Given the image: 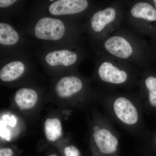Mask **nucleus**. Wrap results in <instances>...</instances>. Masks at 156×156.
<instances>
[{"mask_svg": "<svg viewBox=\"0 0 156 156\" xmlns=\"http://www.w3.org/2000/svg\"><path fill=\"white\" fill-rule=\"evenodd\" d=\"M81 27L76 20L53 17L41 12L32 20L26 31L46 44L62 48H81Z\"/></svg>", "mask_w": 156, "mask_h": 156, "instance_id": "nucleus-1", "label": "nucleus"}, {"mask_svg": "<svg viewBox=\"0 0 156 156\" xmlns=\"http://www.w3.org/2000/svg\"><path fill=\"white\" fill-rule=\"evenodd\" d=\"M141 35L134 31L119 30L101 41L103 54L142 68L143 46Z\"/></svg>", "mask_w": 156, "mask_h": 156, "instance_id": "nucleus-2", "label": "nucleus"}, {"mask_svg": "<svg viewBox=\"0 0 156 156\" xmlns=\"http://www.w3.org/2000/svg\"><path fill=\"white\" fill-rule=\"evenodd\" d=\"M39 56L44 68L53 72H61L76 68L85 53L81 48H62L46 44Z\"/></svg>", "mask_w": 156, "mask_h": 156, "instance_id": "nucleus-3", "label": "nucleus"}, {"mask_svg": "<svg viewBox=\"0 0 156 156\" xmlns=\"http://www.w3.org/2000/svg\"><path fill=\"white\" fill-rule=\"evenodd\" d=\"M122 6L113 4L92 11L87 21V28L95 38L101 41L119 27L124 17Z\"/></svg>", "mask_w": 156, "mask_h": 156, "instance_id": "nucleus-4", "label": "nucleus"}, {"mask_svg": "<svg viewBox=\"0 0 156 156\" xmlns=\"http://www.w3.org/2000/svg\"><path fill=\"white\" fill-rule=\"evenodd\" d=\"M96 62L95 69L101 80L114 85L125 84L129 79L130 68L134 67L103 53Z\"/></svg>", "mask_w": 156, "mask_h": 156, "instance_id": "nucleus-5", "label": "nucleus"}, {"mask_svg": "<svg viewBox=\"0 0 156 156\" xmlns=\"http://www.w3.org/2000/svg\"><path fill=\"white\" fill-rule=\"evenodd\" d=\"M46 6L44 14L54 17L75 20L76 18L88 13L92 7V2L87 0L50 1Z\"/></svg>", "mask_w": 156, "mask_h": 156, "instance_id": "nucleus-6", "label": "nucleus"}, {"mask_svg": "<svg viewBox=\"0 0 156 156\" xmlns=\"http://www.w3.org/2000/svg\"><path fill=\"white\" fill-rule=\"evenodd\" d=\"M33 68H35L33 63L26 53L4 57L1 61L0 80L5 83L15 82Z\"/></svg>", "mask_w": 156, "mask_h": 156, "instance_id": "nucleus-7", "label": "nucleus"}, {"mask_svg": "<svg viewBox=\"0 0 156 156\" xmlns=\"http://www.w3.org/2000/svg\"><path fill=\"white\" fill-rule=\"evenodd\" d=\"M26 44V39L19 30L10 23L1 21L0 45L3 57L25 53Z\"/></svg>", "mask_w": 156, "mask_h": 156, "instance_id": "nucleus-8", "label": "nucleus"}, {"mask_svg": "<svg viewBox=\"0 0 156 156\" xmlns=\"http://www.w3.org/2000/svg\"><path fill=\"white\" fill-rule=\"evenodd\" d=\"M126 16L133 31L142 35L147 23L156 21V9L147 2H135L129 7Z\"/></svg>", "mask_w": 156, "mask_h": 156, "instance_id": "nucleus-9", "label": "nucleus"}, {"mask_svg": "<svg viewBox=\"0 0 156 156\" xmlns=\"http://www.w3.org/2000/svg\"><path fill=\"white\" fill-rule=\"evenodd\" d=\"M84 88L82 79L75 74H68L58 79L53 87L57 97L68 99L80 93Z\"/></svg>", "mask_w": 156, "mask_h": 156, "instance_id": "nucleus-10", "label": "nucleus"}, {"mask_svg": "<svg viewBox=\"0 0 156 156\" xmlns=\"http://www.w3.org/2000/svg\"><path fill=\"white\" fill-rule=\"evenodd\" d=\"M113 109L117 118L128 125H134L138 121L137 109L128 98L120 96L116 98L113 103Z\"/></svg>", "mask_w": 156, "mask_h": 156, "instance_id": "nucleus-11", "label": "nucleus"}, {"mask_svg": "<svg viewBox=\"0 0 156 156\" xmlns=\"http://www.w3.org/2000/svg\"><path fill=\"white\" fill-rule=\"evenodd\" d=\"M93 137L98 149L102 154L112 155L116 152L119 141L108 129L100 128L93 131Z\"/></svg>", "mask_w": 156, "mask_h": 156, "instance_id": "nucleus-12", "label": "nucleus"}, {"mask_svg": "<svg viewBox=\"0 0 156 156\" xmlns=\"http://www.w3.org/2000/svg\"><path fill=\"white\" fill-rule=\"evenodd\" d=\"M37 92L33 88L22 87L16 91L14 100L21 110H28L35 106L38 100Z\"/></svg>", "mask_w": 156, "mask_h": 156, "instance_id": "nucleus-13", "label": "nucleus"}, {"mask_svg": "<svg viewBox=\"0 0 156 156\" xmlns=\"http://www.w3.org/2000/svg\"><path fill=\"white\" fill-rule=\"evenodd\" d=\"M44 128L46 137L51 142L56 141L62 135V123L58 118H48L45 121Z\"/></svg>", "mask_w": 156, "mask_h": 156, "instance_id": "nucleus-14", "label": "nucleus"}, {"mask_svg": "<svg viewBox=\"0 0 156 156\" xmlns=\"http://www.w3.org/2000/svg\"><path fill=\"white\" fill-rule=\"evenodd\" d=\"M144 85L147 92L148 104L156 110V76H148L146 77Z\"/></svg>", "mask_w": 156, "mask_h": 156, "instance_id": "nucleus-15", "label": "nucleus"}, {"mask_svg": "<svg viewBox=\"0 0 156 156\" xmlns=\"http://www.w3.org/2000/svg\"><path fill=\"white\" fill-rule=\"evenodd\" d=\"M20 1L17 0H1L0 1V8L1 10H9L12 9L17 5L20 2Z\"/></svg>", "mask_w": 156, "mask_h": 156, "instance_id": "nucleus-16", "label": "nucleus"}, {"mask_svg": "<svg viewBox=\"0 0 156 156\" xmlns=\"http://www.w3.org/2000/svg\"><path fill=\"white\" fill-rule=\"evenodd\" d=\"M63 156H81L79 150L73 145L66 147L63 150Z\"/></svg>", "mask_w": 156, "mask_h": 156, "instance_id": "nucleus-17", "label": "nucleus"}, {"mask_svg": "<svg viewBox=\"0 0 156 156\" xmlns=\"http://www.w3.org/2000/svg\"><path fill=\"white\" fill-rule=\"evenodd\" d=\"M14 151L11 148L3 147L0 149V156H13Z\"/></svg>", "mask_w": 156, "mask_h": 156, "instance_id": "nucleus-18", "label": "nucleus"}, {"mask_svg": "<svg viewBox=\"0 0 156 156\" xmlns=\"http://www.w3.org/2000/svg\"><path fill=\"white\" fill-rule=\"evenodd\" d=\"M100 128V127H99V126H94V127H93V131H96V130H98V129H99Z\"/></svg>", "mask_w": 156, "mask_h": 156, "instance_id": "nucleus-19", "label": "nucleus"}, {"mask_svg": "<svg viewBox=\"0 0 156 156\" xmlns=\"http://www.w3.org/2000/svg\"><path fill=\"white\" fill-rule=\"evenodd\" d=\"M154 144L155 146L156 147V134L154 136Z\"/></svg>", "mask_w": 156, "mask_h": 156, "instance_id": "nucleus-20", "label": "nucleus"}, {"mask_svg": "<svg viewBox=\"0 0 156 156\" xmlns=\"http://www.w3.org/2000/svg\"><path fill=\"white\" fill-rule=\"evenodd\" d=\"M48 156H58L57 154L56 153L51 154L49 155Z\"/></svg>", "mask_w": 156, "mask_h": 156, "instance_id": "nucleus-21", "label": "nucleus"}, {"mask_svg": "<svg viewBox=\"0 0 156 156\" xmlns=\"http://www.w3.org/2000/svg\"><path fill=\"white\" fill-rule=\"evenodd\" d=\"M153 2L154 4V5L155 6V9H156V0H154V1H153Z\"/></svg>", "mask_w": 156, "mask_h": 156, "instance_id": "nucleus-22", "label": "nucleus"}]
</instances>
